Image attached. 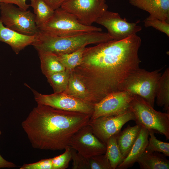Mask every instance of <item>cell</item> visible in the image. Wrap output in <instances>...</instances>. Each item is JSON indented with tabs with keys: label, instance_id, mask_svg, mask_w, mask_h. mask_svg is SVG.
Segmentation results:
<instances>
[{
	"label": "cell",
	"instance_id": "obj_1",
	"mask_svg": "<svg viewBox=\"0 0 169 169\" xmlns=\"http://www.w3.org/2000/svg\"><path fill=\"white\" fill-rule=\"evenodd\" d=\"M141 44L140 37L135 34L85 48L81 64L70 71L85 84L94 105L120 91L126 78L139 68Z\"/></svg>",
	"mask_w": 169,
	"mask_h": 169
},
{
	"label": "cell",
	"instance_id": "obj_2",
	"mask_svg": "<svg viewBox=\"0 0 169 169\" xmlns=\"http://www.w3.org/2000/svg\"><path fill=\"white\" fill-rule=\"evenodd\" d=\"M91 115L37 104L21 123L32 147L61 150L69 146L73 136L88 124Z\"/></svg>",
	"mask_w": 169,
	"mask_h": 169
},
{
	"label": "cell",
	"instance_id": "obj_3",
	"mask_svg": "<svg viewBox=\"0 0 169 169\" xmlns=\"http://www.w3.org/2000/svg\"><path fill=\"white\" fill-rule=\"evenodd\" d=\"M107 33L92 32L66 36L51 35L40 30L32 44L38 52L56 56L74 52L86 45L113 40Z\"/></svg>",
	"mask_w": 169,
	"mask_h": 169
},
{
	"label": "cell",
	"instance_id": "obj_4",
	"mask_svg": "<svg viewBox=\"0 0 169 169\" xmlns=\"http://www.w3.org/2000/svg\"><path fill=\"white\" fill-rule=\"evenodd\" d=\"M129 109L133 113L136 124L163 135L169 139V113L157 111L143 99L133 95Z\"/></svg>",
	"mask_w": 169,
	"mask_h": 169
},
{
	"label": "cell",
	"instance_id": "obj_5",
	"mask_svg": "<svg viewBox=\"0 0 169 169\" xmlns=\"http://www.w3.org/2000/svg\"><path fill=\"white\" fill-rule=\"evenodd\" d=\"M38 28L40 30L48 33L59 36L102 31L100 28L82 24L74 15L61 8L55 10L52 17Z\"/></svg>",
	"mask_w": 169,
	"mask_h": 169
},
{
	"label": "cell",
	"instance_id": "obj_6",
	"mask_svg": "<svg viewBox=\"0 0 169 169\" xmlns=\"http://www.w3.org/2000/svg\"><path fill=\"white\" fill-rule=\"evenodd\" d=\"M161 70L149 71L139 68L126 78L120 91H126L133 95H138L154 108L156 87L161 75Z\"/></svg>",
	"mask_w": 169,
	"mask_h": 169
},
{
	"label": "cell",
	"instance_id": "obj_7",
	"mask_svg": "<svg viewBox=\"0 0 169 169\" xmlns=\"http://www.w3.org/2000/svg\"><path fill=\"white\" fill-rule=\"evenodd\" d=\"M0 19L7 28L28 35H35L39 32L35 15L30 11L3 3H0Z\"/></svg>",
	"mask_w": 169,
	"mask_h": 169
},
{
	"label": "cell",
	"instance_id": "obj_8",
	"mask_svg": "<svg viewBox=\"0 0 169 169\" xmlns=\"http://www.w3.org/2000/svg\"><path fill=\"white\" fill-rule=\"evenodd\" d=\"M103 0H67L60 7L74 15L82 24L92 26L107 10Z\"/></svg>",
	"mask_w": 169,
	"mask_h": 169
},
{
	"label": "cell",
	"instance_id": "obj_9",
	"mask_svg": "<svg viewBox=\"0 0 169 169\" xmlns=\"http://www.w3.org/2000/svg\"><path fill=\"white\" fill-rule=\"evenodd\" d=\"M37 104L48 105L58 109L81 112L91 116L94 105L67 95L63 92L49 95L43 94L33 90Z\"/></svg>",
	"mask_w": 169,
	"mask_h": 169
},
{
	"label": "cell",
	"instance_id": "obj_10",
	"mask_svg": "<svg viewBox=\"0 0 169 169\" xmlns=\"http://www.w3.org/2000/svg\"><path fill=\"white\" fill-rule=\"evenodd\" d=\"M132 120L135 121V118L133 113L129 110L118 115L90 119L88 124L91 127L94 134L106 145L110 137L117 134L125 124Z\"/></svg>",
	"mask_w": 169,
	"mask_h": 169
},
{
	"label": "cell",
	"instance_id": "obj_11",
	"mask_svg": "<svg viewBox=\"0 0 169 169\" xmlns=\"http://www.w3.org/2000/svg\"><path fill=\"white\" fill-rule=\"evenodd\" d=\"M140 22L129 23L125 18H121L118 13L105 11L96 21V23L105 28L107 33L113 40H119L135 34L142 29L137 25Z\"/></svg>",
	"mask_w": 169,
	"mask_h": 169
},
{
	"label": "cell",
	"instance_id": "obj_12",
	"mask_svg": "<svg viewBox=\"0 0 169 169\" xmlns=\"http://www.w3.org/2000/svg\"><path fill=\"white\" fill-rule=\"evenodd\" d=\"M133 97V95L125 91L109 94L95 105L90 119L117 115L125 113L130 110V104Z\"/></svg>",
	"mask_w": 169,
	"mask_h": 169
},
{
	"label": "cell",
	"instance_id": "obj_13",
	"mask_svg": "<svg viewBox=\"0 0 169 169\" xmlns=\"http://www.w3.org/2000/svg\"><path fill=\"white\" fill-rule=\"evenodd\" d=\"M69 146L86 158L104 154L106 150V145L94 134L89 124L81 128L73 136Z\"/></svg>",
	"mask_w": 169,
	"mask_h": 169
},
{
	"label": "cell",
	"instance_id": "obj_14",
	"mask_svg": "<svg viewBox=\"0 0 169 169\" xmlns=\"http://www.w3.org/2000/svg\"><path fill=\"white\" fill-rule=\"evenodd\" d=\"M37 34L25 35L7 28L0 19V41L8 44L16 54L27 46L32 45L36 40Z\"/></svg>",
	"mask_w": 169,
	"mask_h": 169
},
{
	"label": "cell",
	"instance_id": "obj_15",
	"mask_svg": "<svg viewBox=\"0 0 169 169\" xmlns=\"http://www.w3.org/2000/svg\"><path fill=\"white\" fill-rule=\"evenodd\" d=\"M132 5L147 12L149 17L169 22V0H128Z\"/></svg>",
	"mask_w": 169,
	"mask_h": 169
},
{
	"label": "cell",
	"instance_id": "obj_16",
	"mask_svg": "<svg viewBox=\"0 0 169 169\" xmlns=\"http://www.w3.org/2000/svg\"><path fill=\"white\" fill-rule=\"evenodd\" d=\"M149 131L141 126L140 132L129 153L117 167L126 169L132 166L145 151L148 143Z\"/></svg>",
	"mask_w": 169,
	"mask_h": 169
},
{
	"label": "cell",
	"instance_id": "obj_17",
	"mask_svg": "<svg viewBox=\"0 0 169 169\" xmlns=\"http://www.w3.org/2000/svg\"><path fill=\"white\" fill-rule=\"evenodd\" d=\"M141 126L129 125L117 135V141L123 159L127 156L140 134Z\"/></svg>",
	"mask_w": 169,
	"mask_h": 169
},
{
	"label": "cell",
	"instance_id": "obj_18",
	"mask_svg": "<svg viewBox=\"0 0 169 169\" xmlns=\"http://www.w3.org/2000/svg\"><path fill=\"white\" fill-rule=\"evenodd\" d=\"M70 72L68 86L63 92L94 105L91 96L85 84L77 76Z\"/></svg>",
	"mask_w": 169,
	"mask_h": 169
},
{
	"label": "cell",
	"instance_id": "obj_19",
	"mask_svg": "<svg viewBox=\"0 0 169 169\" xmlns=\"http://www.w3.org/2000/svg\"><path fill=\"white\" fill-rule=\"evenodd\" d=\"M158 152H149L145 151L137 162L141 169H169V161L166 156Z\"/></svg>",
	"mask_w": 169,
	"mask_h": 169
},
{
	"label": "cell",
	"instance_id": "obj_20",
	"mask_svg": "<svg viewBox=\"0 0 169 169\" xmlns=\"http://www.w3.org/2000/svg\"><path fill=\"white\" fill-rule=\"evenodd\" d=\"M156 103L163 107V110L169 113V68H167L159 78L156 89Z\"/></svg>",
	"mask_w": 169,
	"mask_h": 169
},
{
	"label": "cell",
	"instance_id": "obj_21",
	"mask_svg": "<svg viewBox=\"0 0 169 169\" xmlns=\"http://www.w3.org/2000/svg\"><path fill=\"white\" fill-rule=\"evenodd\" d=\"M33 8L35 22L38 28L47 22L53 16L54 10L43 0H29Z\"/></svg>",
	"mask_w": 169,
	"mask_h": 169
},
{
	"label": "cell",
	"instance_id": "obj_22",
	"mask_svg": "<svg viewBox=\"0 0 169 169\" xmlns=\"http://www.w3.org/2000/svg\"><path fill=\"white\" fill-rule=\"evenodd\" d=\"M38 53L42 72L45 76L66 69L56 56L50 54Z\"/></svg>",
	"mask_w": 169,
	"mask_h": 169
},
{
	"label": "cell",
	"instance_id": "obj_23",
	"mask_svg": "<svg viewBox=\"0 0 169 169\" xmlns=\"http://www.w3.org/2000/svg\"><path fill=\"white\" fill-rule=\"evenodd\" d=\"M70 74V71L65 69L45 76L52 87L54 93L62 92L66 90L68 84Z\"/></svg>",
	"mask_w": 169,
	"mask_h": 169
},
{
	"label": "cell",
	"instance_id": "obj_24",
	"mask_svg": "<svg viewBox=\"0 0 169 169\" xmlns=\"http://www.w3.org/2000/svg\"><path fill=\"white\" fill-rule=\"evenodd\" d=\"M117 135L112 136L108 140L105 153L112 169L116 168L124 160L117 144Z\"/></svg>",
	"mask_w": 169,
	"mask_h": 169
},
{
	"label": "cell",
	"instance_id": "obj_25",
	"mask_svg": "<svg viewBox=\"0 0 169 169\" xmlns=\"http://www.w3.org/2000/svg\"><path fill=\"white\" fill-rule=\"evenodd\" d=\"M85 48L83 47L71 53L56 57L66 69L72 71L81 64Z\"/></svg>",
	"mask_w": 169,
	"mask_h": 169
},
{
	"label": "cell",
	"instance_id": "obj_26",
	"mask_svg": "<svg viewBox=\"0 0 169 169\" xmlns=\"http://www.w3.org/2000/svg\"><path fill=\"white\" fill-rule=\"evenodd\" d=\"M150 137L148 143L145 151L149 152H158L162 153L165 156H169V143L160 141L157 139L154 134V131L149 130Z\"/></svg>",
	"mask_w": 169,
	"mask_h": 169
},
{
	"label": "cell",
	"instance_id": "obj_27",
	"mask_svg": "<svg viewBox=\"0 0 169 169\" xmlns=\"http://www.w3.org/2000/svg\"><path fill=\"white\" fill-rule=\"evenodd\" d=\"M64 149L63 153L52 158L53 169H65L68 167L71 160L70 146H67Z\"/></svg>",
	"mask_w": 169,
	"mask_h": 169
},
{
	"label": "cell",
	"instance_id": "obj_28",
	"mask_svg": "<svg viewBox=\"0 0 169 169\" xmlns=\"http://www.w3.org/2000/svg\"><path fill=\"white\" fill-rule=\"evenodd\" d=\"M90 169H112L105 154L87 158Z\"/></svg>",
	"mask_w": 169,
	"mask_h": 169
},
{
	"label": "cell",
	"instance_id": "obj_29",
	"mask_svg": "<svg viewBox=\"0 0 169 169\" xmlns=\"http://www.w3.org/2000/svg\"><path fill=\"white\" fill-rule=\"evenodd\" d=\"M145 27H152L169 36L168 22L149 16L144 21Z\"/></svg>",
	"mask_w": 169,
	"mask_h": 169
},
{
	"label": "cell",
	"instance_id": "obj_30",
	"mask_svg": "<svg viewBox=\"0 0 169 169\" xmlns=\"http://www.w3.org/2000/svg\"><path fill=\"white\" fill-rule=\"evenodd\" d=\"M70 147L71 154V160L73 161L72 168L90 169L87 158L79 153L76 150L70 146Z\"/></svg>",
	"mask_w": 169,
	"mask_h": 169
},
{
	"label": "cell",
	"instance_id": "obj_31",
	"mask_svg": "<svg viewBox=\"0 0 169 169\" xmlns=\"http://www.w3.org/2000/svg\"><path fill=\"white\" fill-rule=\"evenodd\" d=\"M20 169H53L52 158L42 159L38 162L24 164Z\"/></svg>",
	"mask_w": 169,
	"mask_h": 169
},
{
	"label": "cell",
	"instance_id": "obj_32",
	"mask_svg": "<svg viewBox=\"0 0 169 169\" xmlns=\"http://www.w3.org/2000/svg\"><path fill=\"white\" fill-rule=\"evenodd\" d=\"M26 1V0H0V3L14 4L21 9L27 10L30 6V5L27 4Z\"/></svg>",
	"mask_w": 169,
	"mask_h": 169
},
{
	"label": "cell",
	"instance_id": "obj_33",
	"mask_svg": "<svg viewBox=\"0 0 169 169\" xmlns=\"http://www.w3.org/2000/svg\"><path fill=\"white\" fill-rule=\"evenodd\" d=\"M52 9L55 10L60 8L67 0H43Z\"/></svg>",
	"mask_w": 169,
	"mask_h": 169
},
{
	"label": "cell",
	"instance_id": "obj_34",
	"mask_svg": "<svg viewBox=\"0 0 169 169\" xmlns=\"http://www.w3.org/2000/svg\"><path fill=\"white\" fill-rule=\"evenodd\" d=\"M1 134L0 131V134ZM17 166L14 163L5 159L0 154V168H14Z\"/></svg>",
	"mask_w": 169,
	"mask_h": 169
},
{
	"label": "cell",
	"instance_id": "obj_35",
	"mask_svg": "<svg viewBox=\"0 0 169 169\" xmlns=\"http://www.w3.org/2000/svg\"><path fill=\"white\" fill-rule=\"evenodd\" d=\"M103 0L105 2V0Z\"/></svg>",
	"mask_w": 169,
	"mask_h": 169
}]
</instances>
